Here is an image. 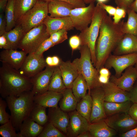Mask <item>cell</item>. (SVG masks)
Returning a JSON list of instances; mask_svg holds the SVG:
<instances>
[{
    "label": "cell",
    "mask_w": 137,
    "mask_h": 137,
    "mask_svg": "<svg viewBox=\"0 0 137 137\" xmlns=\"http://www.w3.org/2000/svg\"><path fill=\"white\" fill-rule=\"evenodd\" d=\"M99 75L110 77L111 73L108 69L104 67L101 68L99 71Z\"/></svg>",
    "instance_id": "f5cc1de1"
},
{
    "label": "cell",
    "mask_w": 137,
    "mask_h": 137,
    "mask_svg": "<svg viewBox=\"0 0 137 137\" xmlns=\"http://www.w3.org/2000/svg\"><path fill=\"white\" fill-rule=\"evenodd\" d=\"M66 89L59 66H56L50 78L48 91L62 93Z\"/></svg>",
    "instance_id": "f1b7e54d"
},
{
    "label": "cell",
    "mask_w": 137,
    "mask_h": 137,
    "mask_svg": "<svg viewBox=\"0 0 137 137\" xmlns=\"http://www.w3.org/2000/svg\"><path fill=\"white\" fill-rule=\"evenodd\" d=\"M69 43L73 51L78 49L81 45V41L79 36L77 35L72 36L70 38Z\"/></svg>",
    "instance_id": "b9f144b4"
},
{
    "label": "cell",
    "mask_w": 137,
    "mask_h": 137,
    "mask_svg": "<svg viewBox=\"0 0 137 137\" xmlns=\"http://www.w3.org/2000/svg\"><path fill=\"white\" fill-rule=\"evenodd\" d=\"M2 63L0 67V94L2 97H18L24 92L32 90L30 78L7 64Z\"/></svg>",
    "instance_id": "7a4b0ae2"
},
{
    "label": "cell",
    "mask_w": 137,
    "mask_h": 137,
    "mask_svg": "<svg viewBox=\"0 0 137 137\" xmlns=\"http://www.w3.org/2000/svg\"><path fill=\"white\" fill-rule=\"evenodd\" d=\"M58 66L66 88L72 89L73 83L79 74L76 67L70 61L61 60Z\"/></svg>",
    "instance_id": "603a6c76"
},
{
    "label": "cell",
    "mask_w": 137,
    "mask_h": 137,
    "mask_svg": "<svg viewBox=\"0 0 137 137\" xmlns=\"http://www.w3.org/2000/svg\"><path fill=\"white\" fill-rule=\"evenodd\" d=\"M75 8L72 4L63 1L53 0L48 2V13L51 17L70 16L71 11Z\"/></svg>",
    "instance_id": "7402d4cb"
},
{
    "label": "cell",
    "mask_w": 137,
    "mask_h": 137,
    "mask_svg": "<svg viewBox=\"0 0 137 137\" xmlns=\"http://www.w3.org/2000/svg\"><path fill=\"white\" fill-rule=\"evenodd\" d=\"M88 131L92 137H113L117 134L104 120L90 123Z\"/></svg>",
    "instance_id": "d4e9b609"
},
{
    "label": "cell",
    "mask_w": 137,
    "mask_h": 137,
    "mask_svg": "<svg viewBox=\"0 0 137 137\" xmlns=\"http://www.w3.org/2000/svg\"><path fill=\"white\" fill-rule=\"evenodd\" d=\"M101 7L110 16H113L115 12L116 8L112 6L106 5L105 3H98Z\"/></svg>",
    "instance_id": "7dc6e473"
},
{
    "label": "cell",
    "mask_w": 137,
    "mask_h": 137,
    "mask_svg": "<svg viewBox=\"0 0 137 137\" xmlns=\"http://www.w3.org/2000/svg\"><path fill=\"white\" fill-rule=\"evenodd\" d=\"M107 13L97 3L95 6L93 18L90 25L80 32L78 35L81 45H85L90 51L92 62L95 66L96 62L95 47L102 23Z\"/></svg>",
    "instance_id": "277c9868"
},
{
    "label": "cell",
    "mask_w": 137,
    "mask_h": 137,
    "mask_svg": "<svg viewBox=\"0 0 137 137\" xmlns=\"http://www.w3.org/2000/svg\"><path fill=\"white\" fill-rule=\"evenodd\" d=\"M46 110L45 108L35 105L28 117L39 125L44 126L48 121Z\"/></svg>",
    "instance_id": "836d02e7"
},
{
    "label": "cell",
    "mask_w": 137,
    "mask_h": 137,
    "mask_svg": "<svg viewBox=\"0 0 137 137\" xmlns=\"http://www.w3.org/2000/svg\"><path fill=\"white\" fill-rule=\"evenodd\" d=\"M127 13V20L123 24V31L124 34H130L137 37V13L129 8Z\"/></svg>",
    "instance_id": "1f68e13d"
},
{
    "label": "cell",
    "mask_w": 137,
    "mask_h": 137,
    "mask_svg": "<svg viewBox=\"0 0 137 137\" xmlns=\"http://www.w3.org/2000/svg\"><path fill=\"white\" fill-rule=\"evenodd\" d=\"M135 66H137V62H136V63L135 64Z\"/></svg>",
    "instance_id": "6125c7cd"
},
{
    "label": "cell",
    "mask_w": 137,
    "mask_h": 137,
    "mask_svg": "<svg viewBox=\"0 0 137 137\" xmlns=\"http://www.w3.org/2000/svg\"><path fill=\"white\" fill-rule=\"evenodd\" d=\"M7 23L5 15L4 13H0V36L3 35L6 31Z\"/></svg>",
    "instance_id": "c3c4849f"
},
{
    "label": "cell",
    "mask_w": 137,
    "mask_h": 137,
    "mask_svg": "<svg viewBox=\"0 0 137 137\" xmlns=\"http://www.w3.org/2000/svg\"><path fill=\"white\" fill-rule=\"evenodd\" d=\"M34 95L32 90L24 92L18 97L8 96L5 99L10 112V118L16 130L28 118L35 106Z\"/></svg>",
    "instance_id": "3957f363"
},
{
    "label": "cell",
    "mask_w": 137,
    "mask_h": 137,
    "mask_svg": "<svg viewBox=\"0 0 137 137\" xmlns=\"http://www.w3.org/2000/svg\"><path fill=\"white\" fill-rule=\"evenodd\" d=\"M128 92L130 100L133 103H137V80L131 90Z\"/></svg>",
    "instance_id": "ee69618b"
},
{
    "label": "cell",
    "mask_w": 137,
    "mask_h": 137,
    "mask_svg": "<svg viewBox=\"0 0 137 137\" xmlns=\"http://www.w3.org/2000/svg\"><path fill=\"white\" fill-rule=\"evenodd\" d=\"M135 67L136 68V69L137 70V66H135Z\"/></svg>",
    "instance_id": "be15d7a7"
},
{
    "label": "cell",
    "mask_w": 137,
    "mask_h": 137,
    "mask_svg": "<svg viewBox=\"0 0 137 137\" xmlns=\"http://www.w3.org/2000/svg\"><path fill=\"white\" fill-rule=\"evenodd\" d=\"M55 67L47 65L44 70L30 78L32 84V91L34 96L48 91L50 78Z\"/></svg>",
    "instance_id": "4fadbf2b"
},
{
    "label": "cell",
    "mask_w": 137,
    "mask_h": 137,
    "mask_svg": "<svg viewBox=\"0 0 137 137\" xmlns=\"http://www.w3.org/2000/svg\"><path fill=\"white\" fill-rule=\"evenodd\" d=\"M38 0H15V18L16 23L26 12L31 9Z\"/></svg>",
    "instance_id": "f546056e"
},
{
    "label": "cell",
    "mask_w": 137,
    "mask_h": 137,
    "mask_svg": "<svg viewBox=\"0 0 137 137\" xmlns=\"http://www.w3.org/2000/svg\"><path fill=\"white\" fill-rule=\"evenodd\" d=\"M45 2L58 0L65 2L73 5L75 8L86 7V4L81 0H41Z\"/></svg>",
    "instance_id": "f6af8a7d"
},
{
    "label": "cell",
    "mask_w": 137,
    "mask_h": 137,
    "mask_svg": "<svg viewBox=\"0 0 137 137\" xmlns=\"http://www.w3.org/2000/svg\"><path fill=\"white\" fill-rule=\"evenodd\" d=\"M78 137H92L89 132L88 131L83 133L78 136Z\"/></svg>",
    "instance_id": "680465c9"
},
{
    "label": "cell",
    "mask_w": 137,
    "mask_h": 137,
    "mask_svg": "<svg viewBox=\"0 0 137 137\" xmlns=\"http://www.w3.org/2000/svg\"><path fill=\"white\" fill-rule=\"evenodd\" d=\"M129 8L137 13V0H134Z\"/></svg>",
    "instance_id": "9f6ffc18"
},
{
    "label": "cell",
    "mask_w": 137,
    "mask_h": 137,
    "mask_svg": "<svg viewBox=\"0 0 137 137\" xmlns=\"http://www.w3.org/2000/svg\"><path fill=\"white\" fill-rule=\"evenodd\" d=\"M47 32L50 35L59 30L65 29L67 31L74 28L70 16L53 18L48 16L44 20Z\"/></svg>",
    "instance_id": "d6986e66"
},
{
    "label": "cell",
    "mask_w": 137,
    "mask_h": 137,
    "mask_svg": "<svg viewBox=\"0 0 137 137\" xmlns=\"http://www.w3.org/2000/svg\"><path fill=\"white\" fill-rule=\"evenodd\" d=\"M78 49L80 57L75 59L72 62L79 74L82 75L85 78L89 93L92 89L101 86L102 84L98 81L99 71L92 62L91 52L88 47L85 45H81Z\"/></svg>",
    "instance_id": "5b68a950"
},
{
    "label": "cell",
    "mask_w": 137,
    "mask_h": 137,
    "mask_svg": "<svg viewBox=\"0 0 137 137\" xmlns=\"http://www.w3.org/2000/svg\"><path fill=\"white\" fill-rule=\"evenodd\" d=\"M58 107L49 108L48 120L62 132L66 133L69 126V115Z\"/></svg>",
    "instance_id": "e0dca14e"
},
{
    "label": "cell",
    "mask_w": 137,
    "mask_h": 137,
    "mask_svg": "<svg viewBox=\"0 0 137 137\" xmlns=\"http://www.w3.org/2000/svg\"><path fill=\"white\" fill-rule=\"evenodd\" d=\"M62 97V93L48 91L42 94L34 96L35 105L45 108H57Z\"/></svg>",
    "instance_id": "44dd1931"
},
{
    "label": "cell",
    "mask_w": 137,
    "mask_h": 137,
    "mask_svg": "<svg viewBox=\"0 0 137 137\" xmlns=\"http://www.w3.org/2000/svg\"><path fill=\"white\" fill-rule=\"evenodd\" d=\"M137 62V53L120 55L111 54L105 61L104 67L109 69L113 68L115 76L118 78L127 68L134 65Z\"/></svg>",
    "instance_id": "ba28073f"
},
{
    "label": "cell",
    "mask_w": 137,
    "mask_h": 137,
    "mask_svg": "<svg viewBox=\"0 0 137 137\" xmlns=\"http://www.w3.org/2000/svg\"><path fill=\"white\" fill-rule=\"evenodd\" d=\"M65 136L49 122L44 126L43 129L38 137H65Z\"/></svg>",
    "instance_id": "d590c367"
},
{
    "label": "cell",
    "mask_w": 137,
    "mask_h": 137,
    "mask_svg": "<svg viewBox=\"0 0 137 137\" xmlns=\"http://www.w3.org/2000/svg\"><path fill=\"white\" fill-rule=\"evenodd\" d=\"M134 0H115L117 6L123 8L127 10Z\"/></svg>",
    "instance_id": "bcb514c9"
},
{
    "label": "cell",
    "mask_w": 137,
    "mask_h": 137,
    "mask_svg": "<svg viewBox=\"0 0 137 137\" xmlns=\"http://www.w3.org/2000/svg\"><path fill=\"white\" fill-rule=\"evenodd\" d=\"M113 51V55H116L137 53V37L125 34Z\"/></svg>",
    "instance_id": "ffe728a7"
},
{
    "label": "cell",
    "mask_w": 137,
    "mask_h": 137,
    "mask_svg": "<svg viewBox=\"0 0 137 137\" xmlns=\"http://www.w3.org/2000/svg\"><path fill=\"white\" fill-rule=\"evenodd\" d=\"M15 1V0H8L4 12L7 23L6 32L11 30L16 25L14 11Z\"/></svg>",
    "instance_id": "e575fe53"
},
{
    "label": "cell",
    "mask_w": 137,
    "mask_h": 137,
    "mask_svg": "<svg viewBox=\"0 0 137 137\" xmlns=\"http://www.w3.org/2000/svg\"><path fill=\"white\" fill-rule=\"evenodd\" d=\"M68 130L71 135L77 137L79 135L88 131L89 122L76 110L70 113Z\"/></svg>",
    "instance_id": "ac0fdd59"
},
{
    "label": "cell",
    "mask_w": 137,
    "mask_h": 137,
    "mask_svg": "<svg viewBox=\"0 0 137 137\" xmlns=\"http://www.w3.org/2000/svg\"><path fill=\"white\" fill-rule=\"evenodd\" d=\"M102 87L104 92L105 102H121L130 100L128 92L123 90L110 81L102 84Z\"/></svg>",
    "instance_id": "9a60e30c"
},
{
    "label": "cell",
    "mask_w": 137,
    "mask_h": 137,
    "mask_svg": "<svg viewBox=\"0 0 137 137\" xmlns=\"http://www.w3.org/2000/svg\"><path fill=\"white\" fill-rule=\"evenodd\" d=\"M47 65L43 55H37L33 53L28 54L26 56L18 71L22 75L31 78L43 70Z\"/></svg>",
    "instance_id": "7c38bea8"
},
{
    "label": "cell",
    "mask_w": 137,
    "mask_h": 137,
    "mask_svg": "<svg viewBox=\"0 0 137 137\" xmlns=\"http://www.w3.org/2000/svg\"><path fill=\"white\" fill-rule=\"evenodd\" d=\"M109 0H96L97 3H102L105 4L106 3L108 2Z\"/></svg>",
    "instance_id": "94428289"
},
{
    "label": "cell",
    "mask_w": 137,
    "mask_h": 137,
    "mask_svg": "<svg viewBox=\"0 0 137 137\" xmlns=\"http://www.w3.org/2000/svg\"><path fill=\"white\" fill-rule=\"evenodd\" d=\"M0 48L4 49H12L8 40L4 34L0 36Z\"/></svg>",
    "instance_id": "7bdbcfd3"
},
{
    "label": "cell",
    "mask_w": 137,
    "mask_h": 137,
    "mask_svg": "<svg viewBox=\"0 0 137 137\" xmlns=\"http://www.w3.org/2000/svg\"><path fill=\"white\" fill-rule=\"evenodd\" d=\"M128 113L132 118L137 121V103L133 104L129 110Z\"/></svg>",
    "instance_id": "681fc988"
},
{
    "label": "cell",
    "mask_w": 137,
    "mask_h": 137,
    "mask_svg": "<svg viewBox=\"0 0 137 137\" xmlns=\"http://www.w3.org/2000/svg\"><path fill=\"white\" fill-rule=\"evenodd\" d=\"M124 22L123 20L115 24L111 16L107 15L103 20L95 47V67L98 71L104 67L106 60L125 34L123 30Z\"/></svg>",
    "instance_id": "6da1fadb"
},
{
    "label": "cell",
    "mask_w": 137,
    "mask_h": 137,
    "mask_svg": "<svg viewBox=\"0 0 137 137\" xmlns=\"http://www.w3.org/2000/svg\"><path fill=\"white\" fill-rule=\"evenodd\" d=\"M95 6L91 3L87 6L75 8L71 11L70 16L74 28L81 32L90 24L93 15Z\"/></svg>",
    "instance_id": "9c48e42d"
},
{
    "label": "cell",
    "mask_w": 137,
    "mask_h": 137,
    "mask_svg": "<svg viewBox=\"0 0 137 137\" xmlns=\"http://www.w3.org/2000/svg\"><path fill=\"white\" fill-rule=\"evenodd\" d=\"M67 34L66 30H60L50 34L49 38L55 46L67 40L68 39Z\"/></svg>",
    "instance_id": "74e56055"
},
{
    "label": "cell",
    "mask_w": 137,
    "mask_h": 137,
    "mask_svg": "<svg viewBox=\"0 0 137 137\" xmlns=\"http://www.w3.org/2000/svg\"><path fill=\"white\" fill-rule=\"evenodd\" d=\"M62 99L60 103V108L64 111H71L76 109L78 102L71 88H66L62 93Z\"/></svg>",
    "instance_id": "4316f807"
},
{
    "label": "cell",
    "mask_w": 137,
    "mask_h": 137,
    "mask_svg": "<svg viewBox=\"0 0 137 137\" xmlns=\"http://www.w3.org/2000/svg\"><path fill=\"white\" fill-rule=\"evenodd\" d=\"M54 46L49 37L44 40L34 53L37 55H42L45 51Z\"/></svg>",
    "instance_id": "ab89813d"
},
{
    "label": "cell",
    "mask_w": 137,
    "mask_h": 137,
    "mask_svg": "<svg viewBox=\"0 0 137 137\" xmlns=\"http://www.w3.org/2000/svg\"><path fill=\"white\" fill-rule=\"evenodd\" d=\"M7 106L6 101L0 98V124L1 125L8 122L10 118V115L6 111V108Z\"/></svg>",
    "instance_id": "f35d334b"
},
{
    "label": "cell",
    "mask_w": 137,
    "mask_h": 137,
    "mask_svg": "<svg viewBox=\"0 0 137 137\" xmlns=\"http://www.w3.org/2000/svg\"><path fill=\"white\" fill-rule=\"evenodd\" d=\"M6 36L11 46L12 49H17L19 44L24 35L22 27L17 25L13 29L4 33Z\"/></svg>",
    "instance_id": "d6a6232c"
},
{
    "label": "cell",
    "mask_w": 137,
    "mask_h": 137,
    "mask_svg": "<svg viewBox=\"0 0 137 137\" xmlns=\"http://www.w3.org/2000/svg\"><path fill=\"white\" fill-rule=\"evenodd\" d=\"M88 93L91 96L92 102L90 123L104 120L107 116L104 108V92L102 86L92 89Z\"/></svg>",
    "instance_id": "8fae6325"
},
{
    "label": "cell",
    "mask_w": 137,
    "mask_h": 137,
    "mask_svg": "<svg viewBox=\"0 0 137 137\" xmlns=\"http://www.w3.org/2000/svg\"><path fill=\"white\" fill-rule=\"evenodd\" d=\"M16 131L10 119L0 127V134L3 137H18Z\"/></svg>",
    "instance_id": "8d00e7d4"
},
{
    "label": "cell",
    "mask_w": 137,
    "mask_h": 137,
    "mask_svg": "<svg viewBox=\"0 0 137 137\" xmlns=\"http://www.w3.org/2000/svg\"><path fill=\"white\" fill-rule=\"evenodd\" d=\"M44 126H41L29 117L24 120L20 126L18 137H36L40 134Z\"/></svg>",
    "instance_id": "cb8c5ba5"
},
{
    "label": "cell",
    "mask_w": 137,
    "mask_h": 137,
    "mask_svg": "<svg viewBox=\"0 0 137 137\" xmlns=\"http://www.w3.org/2000/svg\"><path fill=\"white\" fill-rule=\"evenodd\" d=\"M92 102L90 93L87 94L77 103L76 111L89 122L92 111Z\"/></svg>",
    "instance_id": "4dcf8cb0"
},
{
    "label": "cell",
    "mask_w": 137,
    "mask_h": 137,
    "mask_svg": "<svg viewBox=\"0 0 137 137\" xmlns=\"http://www.w3.org/2000/svg\"><path fill=\"white\" fill-rule=\"evenodd\" d=\"M110 77L99 75L98 80L100 83L104 84L107 83L110 81Z\"/></svg>",
    "instance_id": "816d5d0a"
},
{
    "label": "cell",
    "mask_w": 137,
    "mask_h": 137,
    "mask_svg": "<svg viewBox=\"0 0 137 137\" xmlns=\"http://www.w3.org/2000/svg\"><path fill=\"white\" fill-rule=\"evenodd\" d=\"M8 0H0V13H3L5 12Z\"/></svg>",
    "instance_id": "db71d44e"
},
{
    "label": "cell",
    "mask_w": 137,
    "mask_h": 137,
    "mask_svg": "<svg viewBox=\"0 0 137 137\" xmlns=\"http://www.w3.org/2000/svg\"><path fill=\"white\" fill-rule=\"evenodd\" d=\"M50 36L43 23L24 35L19 44L18 48L27 54L34 53L42 43Z\"/></svg>",
    "instance_id": "52a82bcc"
},
{
    "label": "cell",
    "mask_w": 137,
    "mask_h": 137,
    "mask_svg": "<svg viewBox=\"0 0 137 137\" xmlns=\"http://www.w3.org/2000/svg\"><path fill=\"white\" fill-rule=\"evenodd\" d=\"M137 80V70L133 65L127 68L121 76L117 78L115 75L110 77V81L123 90L129 92Z\"/></svg>",
    "instance_id": "5bb4252c"
},
{
    "label": "cell",
    "mask_w": 137,
    "mask_h": 137,
    "mask_svg": "<svg viewBox=\"0 0 137 137\" xmlns=\"http://www.w3.org/2000/svg\"><path fill=\"white\" fill-rule=\"evenodd\" d=\"M133 103L130 100L121 102L105 101L104 108L106 115L108 116L117 113L128 112Z\"/></svg>",
    "instance_id": "484cf974"
},
{
    "label": "cell",
    "mask_w": 137,
    "mask_h": 137,
    "mask_svg": "<svg viewBox=\"0 0 137 137\" xmlns=\"http://www.w3.org/2000/svg\"><path fill=\"white\" fill-rule=\"evenodd\" d=\"M116 11L114 15L113 16V19L114 23L115 24L119 23L121 20L125 17L127 10L125 9L117 6Z\"/></svg>",
    "instance_id": "60d3db41"
},
{
    "label": "cell",
    "mask_w": 137,
    "mask_h": 137,
    "mask_svg": "<svg viewBox=\"0 0 137 137\" xmlns=\"http://www.w3.org/2000/svg\"><path fill=\"white\" fill-rule=\"evenodd\" d=\"M24 51L11 49H4L0 53V60L6 63L14 68L19 70L27 56Z\"/></svg>",
    "instance_id": "2e32d148"
},
{
    "label": "cell",
    "mask_w": 137,
    "mask_h": 137,
    "mask_svg": "<svg viewBox=\"0 0 137 137\" xmlns=\"http://www.w3.org/2000/svg\"><path fill=\"white\" fill-rule=\"evenodd\" d=\"M104 120L109 127L119 134L125 133L137 126V121L128 112L107 116Z\"/></svg>",
    "instance_id": "30bf717a"
},
{
    "label": "cell",
    "mask_w": 137,
    "mask_h": 137,
    "mask_svg": "<svg viewBox=\"0 0 137 137\" xmlns=\"http://www.w3.org/2000/svg\"><path fill=\"white\" fill-rule=\"evenodd\" d=\"M121 137H137V126L127 132L119 134Z\"/></svg>",
    "instance_id": "f907efd6"
},
{
    "label": "cell",
    "mask_w": 137,
    "mask_h": 137,
    "mask_svg": "<svg viewBox=\"0 0 137 137\" xmlns=\"http://www.w3.org/2000/svg\"><path fill=\"white\" fill-rule=\"evenodd\" d=\"M48 2L38 0L34 6L16 23L22 27L24 34L43 23L48 15Z\"/></svg>",
    "instance_id": "8992f818"
},
{
    "label": "cell",
    "mask_w": 137,
    "mask_h": 137,
    "mask_svg": "<svg viewBox=\"0 0 137 137\" xmlns=\"http://www.w3.org/2000/svg\"><path fill=\"white\" fill-rule=\"evenodd\" d=\"M72 90L78 102L87 94L88 90L87 83L83 76L80 74L74 81L72 88Z\"/></svg>",
    "instance_id": "83f0119b"
},
{
    "label": "cell",
    "mask_w": 137,
    "mask_h": 137,
    "mask_svg": "<svg viewBox=\"0 0 137 137\" xmlns=\"http://www.w3.org/2000/svg\"><path fill=\"white\" fill-rule=\"evenodd\" d=\"M85 4H89L91 3H94L96 0H81Z\"/></svg>",
    "instance_id": "91938a15"
},
{
    "label": "cell",
    "mask_w": 137,
    "mask_h": 137,
    "mask_svg": "<svg viewBox=\"0 0 137 137\" xmlns=\"http://www.w3.org/2000/svg\"><path fill=\"white\" fill-rule=\"evenodd\" d=\"M46 63L47 65L54 66L53 65L52 56H48L45 59Z\"/></svg>",
    "instance_id": "6f0895ef"
},
{
    "label": "cell",
    "mask_w": 137,
    "mask_h": 137,
    "mask_svg": "<svg viewBox=\"0 0 137 137\" xmlns=\"http://www.w3.org/2000/svg\"><path fill=\"white\" fill-rule=\"evenodd\" d=\"M53 65L54 66H59L61 60L57 56H52Z\"/></svg>",
    "instance_id": "11a10c76"
}]
</instances>
